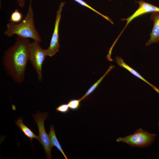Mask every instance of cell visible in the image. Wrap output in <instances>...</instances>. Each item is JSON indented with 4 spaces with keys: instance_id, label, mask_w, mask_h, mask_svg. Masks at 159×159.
Here are the masks:
<instances>
[{
    "instance_id": "6da1fadb",
    "label": "cell",
    "mask_w": 159,
    "mask_h": 159,
    "mask_svg": "<svg viewBox=\"0 0 159 159\" xmlns=\"http://www.w3.org/2000/svg\"><path fill=\"white\" fill-rule=\"evenodd\" d=\"M30 44L28 38L18 36L14 44L4 53L2 59L4 68L16 82L21 83L24 80Z\"/></svg>"
},
{
    "instance_id": "7a4b0ae2",
    "label": "cell",
    "mask_w": 159,
    "mask_h": 159,
    "mask_svg": "<svg viewBox=\"0 0 159 159\" xmlns=\"http://www.w3.org/2000/svg\"><path fill=\"white\" fill-rule=\"evenodd\" d=\"M32 0H30L27 13L21 22L17 24L13 22L7 24V29L4 32L5 35L10 37L16 34L22 37L30 38L39 42L42 41L34 23V13L32 8Z\"/></svg>"
},
{
    "instance_id": "3957f363",
    "label": "cell",
    "mask_w": 159,
    "mask_h": 159,
    "mask_svg": "<svg viewBox=\"0 0 159 159\" xmlns=\"http://www.w3.org/2000/svg\"><path fill=\"white\" fill-rule=\"evenodd\" d=\"M156 136V134L140 128L136 130L133 134L119 138L117 141L126 143L131 146L142 148L150 145Z\"/></svg>"
},
{
    "instance_id": "277c9868",
    "label": "cell",
    "mask_w": 159,
    "mask_h": 159,
    "mask_svg": "<svg viewBox=\"0 0 159 159\" xmlns=\"http://www.w3.org/2000/svg\"><path fill=\"white\" fill-rule=\"evenodd\" d=\"M32 116L38 126L39 132L38 140L45 150L47 158L52 159L51 150L52 147L44 125L45 120L49 117L48 113L47 112H41L38 111L36 114H33Z\"/></svg>"
},
{
    "instance_id": "5b68a950",
    "label": "cell",
    "mask_w": 159,
    "mask_h": 159,
    "mask_svg": "<svg viewBox=\"0 0 159 159\" xmlns=\"http://www.w3.org/2000/svg\"><path fill=\"white\" fill-rule=\"evenodd\" d=\"M47 56V49H42L39 42L34 41L30 44L29 60L37 73L40 81L42 80V64Z\"/></svg>"
},
{
    "instance_id": "8992f818",
    "label": "cell",
    "mask_w": 159,
    "mask_h": 159,
    "mask_svg": "<svg viewBox=\"0 0 159 159\" xmlns=\"http://www.w3.org/2000/svg\"><path fill=\"white\" fill-rule=\"evenodd\" d=\"M65 2H61L57 10L55 23L54 31L52 37L49 45L47 49V56L52 57L59 51V26L61 16L62 8Z\"/></svg>"
},
{
    "instance_id": "52a82bcc",
    "label": "cell",
    "mask_w": 159,
    "mask_h": 159,
    "mask_svg": "<svg viewBox=\"0 0 159 159\" xmlns=\"http://www.w3.org/2000/svg\"><path fill=\"white\" fill-rule=\"evenodd\" d=\"M136 2L138 3L139 4V7L130 16L127 18H123L121 20L122 21H126L127 22L123 29L117 37L118 38L128 24L133 19L147 13L155 12H159V7L145 2L144 1L139 0Z\"/></svg>"
},
{
    "instance_id": "ba28073f",
    "label": "cell",
    "mask_w": 159,
    "mask_h": 159,
    "mask_svg": "<svg viewBox=\"0 0 159 159\" xmlns=\"http://www.w3.org/2000/svg\"><path fill=\"white\" fill-rule=\"evenodd\" d=\"M150 19L153 21V25L150 34V39L145 43L146 46L159 42V12L151 13Z\"/></svg>"
},
{
    "instance_id": "9c48e42d",
    "label": "cell",
    "mask_w": 159,
    "mask_h": 159,
    "mask_svg": "<svg viewBox=\"0 0 159 159\" xmlns=\"http://www.w3.org/2000/svg\"><path fill=\"white\" fill-rule=\"evenodd\" d=\"M115 61L119 66L127 69L133 74L139 78L150 86L153 89L155 90L159 94V89L158 88L149 83L138 72L126 64L120 57H116L115 58Z\"/></svg>"
},
{
    "instance_id": "30bf717a",
    "label": "cell",
    "mask_w": 159,
    "mask_h": 159,
    "mask_svg": "<svg viewBox=\"0 0 159 159\" xmlns=\"http://www.w3.org/2000/svg\"><path fill=\"white\" fill-rule=\"evenodd\" d=\"M16 125L19 127L25 135L28 137L31 142H32L33 138L38 140V136L36 135L33 131L23 122V119L19 117L15 122Z\"/></svg>"
},
{
    "instance_id": "8fae6325",
    "label": "cell",
    "mask_w": 159,
    "mask_h": 159,
    "mask_svg": "<svg viewBox=\"0 0 159 159\" xmlns=\"http://www.w3.org/2000/svg\"><path fill=\"white\" fill-rule=\"evenodd\" d=\"M49 137L52 147L55 146L61 152L66 159L67 157L64 152L61 145L57 139L55 132L54 127L52 125L50 126V131L49 134Z\"/></svg>"
},
{
    "instance_id": "7c38bea8",
    "label": "cell",
    "mask_w": 159,
    "mask_h": 159,
    "mask_svg": "<svg viewBox=\"0 0 159 159\" xmlns=\"http://www.w3.org/2000/svg\"><path fill=\"white\" fill-rule=\"evenodd\" d=\"M115 66L113 65L110 66L104 74L101 77L94 85H93L87 90L86 93L80 99L81 101L82 100L86 99L87 97L99 85L102 81L110 71Z\"/></svg>"
},
{
    "instance_id": "4fadbf2b",
    "label": "cell",
    "mask_w": 159,
    "mask_h": 159,
    "mask_svg": "<svg viewBox=\"0 0 159 159\" xmlns=\"http://www.w3.org/2000/svg\"><path fill=\"white\" fill-rule=\"evenodd\" d=\"M22 13L17 9H16L11 14L9 21L11 22L14 23H19L22 20Z\"/></svg>"
},
{
    "instance_id": "5bb4252c",
    "label": "cell",
    "mask_w": 159,
    "mask_h": 159,
    "mask_svg": "<svg viewBox=\"0 0 159 159\" xmlns=\"http://www.w3.org/2000/svg\"><path fill=\"white\" fill-rule=\"evenodd\" d=\"M76 2L78 3L79 4H80L81 5L85 6L89 9H91L92 11H94V12H95L97 13L98 14L100 15L102 17H103L104 18L106 19L107 20L109 21L112 24H113V21H112V20L108 16H107L105 15H103L100 12H99V11H97L95 9H94L93 8L90 6V5H88V4H87L84 1L82 0H74Z\"/></svg>"
},
{
    "instance_id": "9a60e30c",
    "label": "cell",
    "mask_w": 159,
    "mask_h": 159,
    "mask_svg": "<svg viewBox=\"0 0 159 159\" xmlns=\"http://www.w3.org/2000/svg\"><path fill=\"white\" fill-rule=\"evenodd\" d=\"M80 99H73L69 100L67 104L70 109L73 110L78 109L80 106Z\"/></svg>"
},
{
    "instance_id": "2e32d148",
    "label": "cell",
    "mask_w": 159,
    "mask_h": 159,
    "mask_svg": "<svg viewBox=\"0 0 159 159\" xmlns=\"http://www.w3.org/2000/svg\"><path fill=\"white\" fill-rule=\"evenodd\" d=\"M69 109L67 103H63L57 107L56 109V110L61 113H66L69 111Z\"/></svg>"
},
{
    "instance_id": "e0dca14e",
    "label": "cell",
    "mask_w": 159,
    "mask_h": 159,
    "mask_svg": "<svg viewBox=\"0 0 159 159\" xmlns=\"http://www.w3.org/2000/svg\"><path fill=\"white\" fill-rule=\"evenodd\" d=\"M26 0H18L16 2L18 3L19 6L21 8L24 7L25 4Z\"/></svg>"
},
{
    "instance_id": "ac0fdd59",
    "label": "cell",
    "mask_w": 159,
    "mask_h": 159,
    "mask_svg": "<svg viewBox=\"0 0 159 159\" xmlns=\"http://www.w3.org/2000/svg\"><path fill=\"white\" fill-rule=\"evenodd\" d=\"M158 125L159 126V121L158 123Z\"/></svg>"
}]
</instances>
